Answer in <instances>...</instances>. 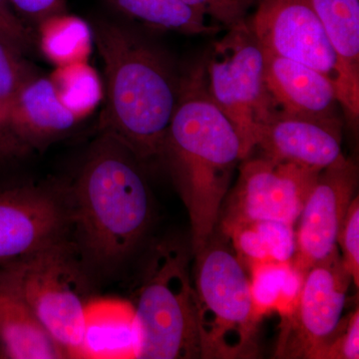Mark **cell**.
Here are the masks:
<instances>
[{
  "mask_svg": "<svg viewBox=\"0 0 359 359\" xmlns=\"http://www.w3.org/2000/svg\"><path fill=\"white\" fill-rule=\"evenodd\" d=\"M245 158L237 129L208 91L204 66H196L181 76L160 156L186 205L194 254L216 233L233 172Z\"/></svg>",
  "mask_w": 359,
  "mask_h": 359,
  "instance_id": "1",
  "label": "cell"
},
{
  "mask_svg": "<svg viewBox=\"0 0 359 359\" xmlns=\"http://www.w3.org/2000/svg\"><path fill=\"white\" fill-rule=\"evenodd\" d=\"M90 28L105 78L101 133L119 141L139 162L160 158L181 76L162 51L127 26L101 20Z\"/></svg>",
  "mask_w": 359,
  "mask_h": 359,
  "instance_id": "2",
  "label": "cell"
},
{
  "mask_svg": "<svg viewBox=\"0 0 359 359\" xmlns=\"http://www.w3.org/2000/svg\"><path fill=\"white\" fill-rule=\"evenodd\" d=\"M69 196L71 228L84 259L103 271L128 259L152 219L150 190L138 159L101 133Z\"/></svg>",
  "mask_w": 359,
  "mask_h": 359,
  "instance_id": "3",
  "label": "cell"
},
{
  "mask_svg": "<svg viewBox=\"0 0 359 359\" xmlns=\"http://www.w3.org/2000/svg\"><path fill=\"white\" fill-rule=\"evenodd\" d=\"M195 287L202 358H250L257 318L249 276L235 252L214 240L196 252Z\"/></svg>",
  "mask_w": 359,
  "mask_h": 359,
  "instance_id": "4",
  "label": "cell"
},
{
  "mask_svg": "<svg viewBox=\"0 0 359 359\" xmlns=\"http://www.w3.org/2000/svg\"><path fill=\"white\" fill-rule=\"evenodd\" d=\"M147 268L134 306L141 330L139 358H202L188 252L179 245H160Z\"/></svg>",
  "mask_w": 359,
  "mask_h": 359,
  "instance_id": "5",
  "label": "cell"
},
{
  "mask_svg": "<svg viewBox=\"0 0 359 359\" xmlns=\"http://www.w3.org/2000/svg\"><path fill=\"white\" fill-rule=\"evenodd\" d=\"M67 241L0 264V276L25 299L67 358H80L87 301L81 269Z\"/></svg>",
  "mask_w": 359,
  "mask_h": 359,
  "instance_id": "6",
  "label": "cell"
},
{
  "mask_svg": "<svg viewBox=\"0 0 359 359\" xmlns=\"http://www.w3.org/2000/svg\"><path fill=\"white\" fill-rule=\"evenodd\" d=\"M264 63L263 48L245 20L212 45L204 65L208 91L237 129L247 157L255 150L259 127L275 111Z\"/></svg>",
  "mask_w": 359,
  "mask_h": 359,
  "instance_id": "7",
  "label": "cell"
},
{
  "mask_svg": "<svg viewBox=\"0 0 359 359\" xmlns=\"http://www.w3.org/2000/svg\"><path fill=\"white\" fill-rule=\"evenodd\" d=\"M351 283L339 248L313 264L304 276L294 313L280 321L276 355L323 359L341 325Z\"/></svg>",
  "mask_w": 359,
  "mask_h": 359,
  "instance_id": "8",
  "label": "cell"
},
{
  "mask_svg": "<svg viewBox=\"0 0 359 359\" xmlns=\"http://www.w3.org/2000/svg\"><path fill=\"white\" fill-rule=\"evenodd\" d=\"M318 171L261 155L238 165L237 183L222 207L218 226L256 221L297 224Z\"/></svg>",
  "mask_w": 359,
  "mask_h": 359,
  "instance_id": "9",
  "label": "cell"
},
{
  "mask_svg": "<svg viewBox=\"0 0 359 359\" xmlns=\"http://www.w3.org/2000/svg\"><path fill=\"white\" fill-rule=\"evenodd\" d=\"M248 22L264 53L290 59L325 75L334 85L340 105L341 68L311 0H261Z\"/></svg>",
  "mask_w": 359,
  "mask_h": 359,
  "instance_id": "10",
  "label": "cell"
},
{
  "mask_svg": "<svg viewBox=\"0 0 359 359\" xmlns=\"http://www.w3.org/2000/svg\"><path fill=\"white\" fill-rule=\"evenodd\" d=\"M70 196L57 189L23 186L0 193V264L66 240Z\"/></svg>",
  "mask_w": 359,
  "mask_h": 359,
  "instance_id": "11",
  "label": "cell"
},
{
  "mask_svg": "<svg viewBox=\"0 0 359 359\" xmlns=\"http://www.w3.org/2000/svg\"><path fill=\"white\" fill-rule=\"evenodd\" d=\"M358 184V166L344 156L316 177L295 230L297 249L292 263L304 276L313 264L339 248L340 229L355 198Z\"/></svg>",
  "mask_w": 359,
  "mask_h": 359,
  "instance_id": "12",
  "label": "cell"
},
{
  "mask_svg": "<svg viewBox=\"0 0 359 359\" xmlns=\"http://www.w3.org/2000/svg\"><path fill=\"white\" fill-rule=\"evenodd\" d=\"M255 149L269 159L320 172L344 156L341 121L339 117H311L273 111L259 127Z\"/></svg>",
  "mask_w": 359,
  "mask_h": 359,
  "instance_id": "13",
  "label": "cell"
},
{
  "mask_svg": "<svg viewBox=\"0 0 359 359\" xmlns=\"http://www.w3.org/2000/svg\"><path fill=\"white\" fill-rule=\"evenodd\" d=\"M264 56V79L273 110L311 117H339L337 91L325 75L290 59L268 53Z\"/></svg>",
  "mask_w": 359,
  "mask_h": 359,
  "instance_id": "14",
  "label": "cell"
},
{
  "mask_svg": "<svg viewBox=\"0 0 359 359\" xmlns=\"http://www.w3.org/2000/svg\"><path fill=\"white\" fill-rule=\"evenodd\" d=\"M80 118L62 100L52 78L37 75L7 108L6 129L20 141L39 147L71 131Z\"/></svg>",
  "mask_w": 359,
  "mask_h": 359,
  "instance_id": "15",
  "label": "cell"
},
{
  "mask_svg": "<svg viewBox=\"0 0 359 359\" xmlns=\"http://www.w3.org/2000/svg\"><path fill=\"white\" fill-rule=\"evenodd\" d=\"M141 330L134 304L121 299H93L85 311L80 358H139Z\"/></svg>",
  "mask_w": 359,
  "mask_h": 359,
  "instance_id": "16",
  "label": "cell"
},
{
  "mask_svg": "<svg viewBox=\"0 0 359 359\" xmlns=\"http://www.w3.org/2000/svg\"><path fill=\"white\" fill-rule=\"evenodd\" d=\"M339 58L344 78L340 108L349 121L359 118V0H311Z\"/></svg>",
  "mask_w": 359,
  "mask_h": 359,
  "instance_id": "17",
  "label": "cell"
},
{
  "mask_svg": "<svg viewBox=\"0 0 359 359\" xmlns=\"http://www.w3.org/2000/svg\"><path fill=\"white\" fill-rule=\"evenodd\" d=\"M0 349L7 358H67L32 309L0 276Z\"/></svg>",
  "mask_w": 359,
  "mask_h": 359,
  "instance_id": "18",
  "label": "cell"
},
{
  "mask_svg": "<svg viewBox=\"0 0 359 359\" xmlns=\"http://www.w3.org/2000/svg\"><path fill=\"white\" fill-rule=\"evenodd\" d=\"M250 287L255 311L259 320L276 313L280 321L294 313L304 276L292 262H264L249 266Z\"/></svg>",
  "mask_w": 359,
  "mask_h": 359,
  "instance_id": "19",
  "label": "cell"
},
{
  "mask_svg": "<svg viewBox=\"0 0 359 359\" xmlns=\"http://www.w3.org/2000/svg\"><path fill=\"white\" fill-rule=\"evenodd\" d=\"M123 15L160 30L188 35H212L222 27L181 0H106Z\"/></svg>",
  "mask_w": 359,
  "mask_h": 359,
  "instance_id": "20",
  "label": "cell"
},
{
  "mask_svg": "<svg viewBox=\"0 0 359 359\" xmlns=\"http://www.w3.org/2000/svg\"><path fill=\"white\" fill-rule=\"evenodd\" d=\"M37 30L42 50L65 65L81 61L91 32L83 20L67 13L49 18Z\"/></svg>",
  "mask_w": 359,
  "mask_h": 359,
  "instance_id": "21",
  "label": "cell"
},
{
  "mask_svg": "<svg viewBox=\"0 0 359 359\" xmlns=\"http://www.w3.org/2000/svg\"><path fill=\"white\" fill-rule=\"evenodd\" d=\"M66 105L81 117L95 107L100 96L98 78L82 61L65 65L53 78Z\"/></svg>",
  "mask_w": 359,
  "mask_h": 359,
  "instance_id": "22",
  "label": "cell"
},
{
  "mask_svg": "<svg viewBox=\"0 0 359 359\" xmlns=\"http://www.w3.org/2000/svg\"><path fill=\"white\" fill-rule=\"evenodd\" d=\"M23 54L0 39V106L6 111L23 86L39 75Z\"/></svg>",
  "mask_w": 359,
  "mask_h": 359,
  "instance_id": "23",
  "label": "cell"
},
{
  "mask_svg": "<svg viewBox=\"0 0 359 359\" xmlns=\"http://www.w3.org/2000/svg\"><path fill=\"white\" fill-rule=\"evenodd\" d=\"M219 27H233L245 20L255 0H181Z\"/></svg>",
  "mask_w": 359,
  "mask_h": 359,
  "instance_id": "24",
  "label": "cell"
},
{
  "mask_svg": "<svg viewBox=\"0 0 359 359\" xmlns=\"http://www.w3.org/2000/svg\"><path fill=\"white\" fill-rule=\"evenodd\" d=\"M341 250L342 263L358 289L359 285V198L355 197L349 207L341 229L337 247Z\"/></svg>",
  "mask_w": 359,
  "mask_h": 359,
  "instance_id": "25",
  "label": "cell"
},
{
  "mask_svg": "<svg viewBox=\"0 0 359 359\" xmlns=\"http://www.w3.org/2000/svg\"><path fill=\"white\" fill-rule=\"evenodd\" d=\"M359 358V311L342 320L339 332L330 342L323 359Z\"/></svg>",
  "mask_w": 359,
  "mask_h": 359,
  "instance_id": "26",
  "label": "cell"
},
{
  "mask_svg": "<svg viewBox=\"0 0 359 359\" xmlns=\"http://www.w3.org/2000/svg\"><path fill=\"white\" fill-rule=\"evenodd\" d=\"M14 13L27 27L39 28L40 25L67 13L66 0H9Z\"/></svg>",
  "mask_w": 359,
  "mask_h": 359,
  "instance_id": "27",
  "label": "cell"
},
{
  "mask_svg": "<svg viewBox=\"0 0 359 359\" xmlns=\"http://www.w3.org/2000/svg\"><path fill=\"white\" fill-rule=\"evenodd\" d=\"M0 39L26 53L36 43L37 35L23 23L13 22L0 15Z\"/></svg>",
  "mask_w": 359,
  "mask_h": 359,
  "instance_id": "28",
  "label": "cell"
},
{
  "mask_svg": "<svg viewBox=\"0 0 359 359\" xmlns=\"http://www.w3.org/2000/svg\"><path fill=\"white\" fill-rule=\"evenodd\" d=\"M0 15L6 18V20L13 21V22H21L22 21L18 18L15 13H14L13 6H11L9 0H0ZM25 25V23H23Z\"/></svg>",
  "mask_w": 359,
  "mask_h": 359,
  "instance_id": "29",
  "label": "cell"
},
{
  "mask_svg": "<svg viewBox=\"0 0 359 359\" xmlns=\"http://www.w3.org/2000/svg\"><path fill=\"white\" fill-rule=\"evenodd\" d=\"M6 109L0 107V130L6 129Z\"/></svg>",
  "mask_w": 359,
  "mask_h": 359,
  "instance_id": "30",
  "label": "cell"
},
{
  "mask_svg": "<svg viewBox=\"0 0 359 359\" xmlns=\"http://www.w3.org/2000/svg\"><path fill=\"white\" fill-rule=\"evenodd\" d=\"M0 107H1V106H0ZM2 108H4V107H2ZM6 112H7V111H6Z\"/></svg>",
  "mask_w": 359,
  "mask_h": 359,
  "instance_id": "31",
  "label": "cell"
}]
</instances>
